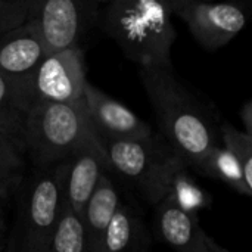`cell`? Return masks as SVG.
I'll use <instances>...</instances> for the list:
<instances>
[{
  "label": "cell",
  "instance_id": "obj_1",
  "mask_svg": "<svg viewBox=\"0 0 252 252\" xmlns=\"http://www.w3.org/2000/svg\"><path fill=\"white\" fill-rule=\"evenodd\" d=\"M139 75L158 123V133L189 168H198L220 145V120L213 109L177 80L173 66L139 68Z\"/></svg>",
  "mask_w": 252,
  "mask_h": 252
},
{
  "label": "cell",
  "instance_id": "obj_2",
  "mask_svg": "<svg viewBox=\"0 0 252 252\" xmlns=\"http://www.w3.org/2000/svg\"><path fill=\"white\" fill-rule=\"evenodd\" d=\"M102 28L139 68H171L177 31L168 0H112L102 15Z\"/></svg>",
  "mask_w": 252,
  "mask_h": 252
},
{
  "label": "cell",
  "instance_id": "obj_3",
  "mask_svg": "<svg viewBox=\"0 0 252 252\" xmlns=\"http://www.w3.org/2000/svg\"><path fill=\"white\" fill-rule=\"evenodd\" d=\"M99 142L109 173L128 182L154 207L170 195L176 176L189 168L155 130L142 139L99 137Z\"/></svg>",
  "mask_w": 252,
  "mask_h": 252
},
{
  "label": "cell",
  "instance_id": "obj_4",
  "mask_svg": "<svg viewBox=\"0 0 252 252\" xmlns=\"http://www.w3.org/2000/svg\"><path fill=\"white\" fill-rule=\"evenodd\" d=\"M18 193L16 220L4 252H49L65 202L63 164L34 168Z\"/></svg>",
  "mask_w": 252,
  "mask_h": 252
},
{
  "label": "cell",
  "instance_id": "obj_5",
  "mask_svg": "<svg viewBox=\"0 0 252 252\" xmlns=\"http://www.w3.org/2000/svg\"><path fill=\"white\" fill-rule=\"evenodd\" d=\"M90 130L84 103H34L25 118V159L34 168L61 165L75 152Z\"/></svg>",
  "mask_w": 252,
  "mask_h": 252
},
{
  "label": "cell",
  "instance_id": "obj_6",
  "mask_svg": "<svg viewBox=\"0 0 252 252\" xmlns=\"http://www.w3.org/2000/svg\"><path fill=\"white\" fill-rule=\"evenodd\" d=\"M99 1L31 0L28 24L38 35L46 56L78 49L80 40L96 24Z\"/></svg>",
  "mask_w": 252,
  "mask_h": 252
},
{
  "label": "cell",
  "instance_id": "obj_7",
  "mask_svg": "<svg viewBox=\"0 0 252 252\" xmlns=\"http://www.w3.org/2000/svg\"><path fill=\"white\" fill-rule=\"evenodd\" d=\"M173 16L188 25L193 38L208 52L229 44L247 25L248 10L239 1L207 3L199 0H168Z\"/></svg>",
  "mask_w": 252,
  "mask_h": 252
},
{
  "label": "cell",
  "instance_id": "obj_8",
  "mask_svg": "<svg viewBox=\"0 0 252 252\" xmlns=\"http://www.w3.org/2000/svg\"><path fill=\"white\" fill-rule=\"evenodd\" d=\"M86 81L81 47L47 55L31 81V106L38 102L81 105Z\"/></svg>",
  "mask_w": 252,
  "mask_h": 252
},
{
  "label": "cell",
  "instance_id": "obj_9",
  "mask_svg": "<svg viewBox=\"0 0 252 252\" xmlns=\"http://www.w3.org/2000/svg\"><path fill=\"white\" fill-rule=\"evenodd\" d=\"M44 56V47L28 22L0 37V74L27 114L31 109V81Z\"/></svg>",
  "mask_w": 252,
  "mask_h": 252
},
{
  "label": "cell",
  "instance_id": "obj_10",
  "mask_svg": "<svg viewBox=\"0 0 252 252\" xmlns=\"http://www.w3.org/2000/svg\"><path fill=\"white\" fill-rule=\"evenodd\" d=\"M109 173L96 131L92 128L75 152L63 162V196L72 213L81 219L100 177Z\"/></svg>",
  "mask_w": 252,
  "mask_h": 252
},
{
  "label": "cell",
  "instance_id": "obj_11",
  "mask_svg": "<svg viewBox=\"0 0 252 252\" xmlns=\"http://www.w3.org/2000/svg\"><path fill=\"white\" fill-rule=\"evenodd\" d=\"M84 109L96 134L102 139H142L154 133V128L139 118L126 105L108 96L89 81L84 84Z\"/></svg>",
  "mask_w": 252,
  "mask_h": 252
},
{
  "label": "cell",
  "instance_id": "obj_12",
  "mask_svg": "<svg viewBox=\"0 0 252 252\" xmlns=\"http://www.w3.org/2000/svg\"><path fill=\"white\" fill-rule=\"evenodd\" d=\"M154 232L174 252H210V236L201 227L198 214L186 211L171 196L155 205Z\"/></svg>",
  "mask_w": 252,
  "mask_h": 252
},
{
  "label": "cell",
  "instance_id": "obj_13",
  "mask_svg": "<svg viewBox=\"0 0 252 252\" xmlns=\"http://www.w3.org/2000/svg\"><path fill=\"white\" fill-rule=\"evenodd\" d=\"M121 202L111 174H103L80 219L89 252H103L111 220Z\"/></svg>",
  "mask_w": 252,
  "mask_h": 252
},
{
  "label": "cell",
  "instance_id": "obj_14",
  "mask_svg": "<svg viewBox=\"0 0 252 252\" xmlns=\"http://www.w3.org/2000/svg\"><path fill=\"white\" fill-rule=\"evenodd\" d=\"M151 244L152 236L140 213L121 202L111 220L103 252H149Z\"/></svg>",
  "mask_w": 252,
  "mask_h": 252
},
{
  "label": "cell",
  "instance_id": "obj_15",
  "mask_svg": "<svg viewBox=\"0 0 252 252\" xmlns=\"http://www.w3.org/2000/svg\"><path fill=\"white\" fill-rule=\"evenodd\" d=\"M196 171H199L205 177L216 179L230 186L239 195H244L248 198L252 196V188L245 182L238 161L221 145L214 146L207 154V157L202 159Z\"/></svg>",
  "mask_w": 252,
  "mask_h": 252
},
{
  "label": "cell",
  "instance_id": "obj_16",
  "mask_svg": "<svg viewBox=\"0 0 252 252\" xmlns=\"http://www.w3.org/2000/svg\"><path fill=\"white\" fill-rule=\"evenodd\" d=\"M25 118L27 112L13 96L9 81L0 74V136L13 143L22 154Z\"/></svg>",
  "mask_w": 252,
  "mask_h": 252
},
{
  "label": "cell",
  "instance_id": "obj_17",
  "mask_svg": "<svg viewBox=\"0 0 252 252\" xmlns=\"http://www.w3.org/2000/svg\"><path fill=\"white\" fill-rule=\"evenodd\" d=\"M27 177L24 154L7 139L0 136V201H7L19 190Z\"/></svg>",
  "mask_w": 252,
  "mask_h": 252
},
{
  "label": "cell",
  "instance_id": "obj_18",
  "mask_svg": "<svg viewBox=\"0 0 252 252\" xmlns=\"http://www.w3.org/2000/svg\"><path fill=\"white\" fill-rule=\"evenodd\" d=\"M49 252H89L80 219L63 202Z\"/></svg>",
  "mask_w": 252,
  "mask_h": 252
},
{
  "label": "cell",
  "instance_id": "obj_19",
  "mask_svg": "<svg viewBox=\"0 0 252 252\" xmlns=\"http://www.w3.org/2000/svg\"><path fill=\"white\" fill-rule=\"evenodd\" d=\"M219 131L223 148L238 161L245 182L252 188V136L238 130L229 121H220Z\"/></svg>",
  "mask_w": 252,
  "mask_h": 252
},
{
  "label": "cell",
  "instance_id": "obj_20",
  "mask_svg": "<svg viewBox=\"0 0 252 252\" xmlns=\"http://www.w3.org/2000/svg\"><path fill=\"white\" fill-rule=\"evenodd\" d=\"M168 196H171L182 208L193 214L211 205V196L188 174V168L176 176Z\"/></svg>",
  "mask_w": 252,
  "mask_h": 252
},
{
  "label": "cell",
  "instance_id": "obj_21",
  "mask_svg": "<svg viewBox=\"0 0 252 252\" xmlns=\"http://www.w3.org/2000/svg\"><path fill=\"white\" fill-rule=\"evenodd\" d=\"M31 0H0V37L28 21Z\"/></svg>",
  "mask_w": 252,
  "mask_h": 252
},
{
  "label": "cell",
  "instance_id": "obj_22",
  "mask_svg": "<svg viewBox=\"0 0 252 252\" xmlns=\"http://www.w3.org/2000/svg\"><path fill=\"white\" fill-rule=\"evenodd\" d=\"M241 120L244 124V133L252 136V100H247L241 108Z\"/></svg>",
  "mask_w": 252,
  "mask_h": 252
},
{
  "label": "cell",
  "instance_id": "obj_23",
  "mask_svg": "<svg viewBox=\"0 0 252 252\" xmlns=\"http://www.w3.org/2000/svg\"><path fill=\"white\" fill-rule=\"evenodd\" d=\"M7 238V229H6V220H4V214L3 210L0 207V241H6Z\"/></svg>",
  "mask_w": 252,
  "mask_h": 252
},
{
  "label": "cell",
  "instance_id": "obj_24",
  "mask_svg": "<svg viewBox=\"0 0 252 252\" xmlns=\"http://www.w3.org/2000/svg\"><path fill=\"white\" fill-rule=\"evenodd\" d=\"M4 247H6V241H0V252L4 251Z\"/></svg>",
  "mask_w": 252,
  "mask_h": 252
}]
</instances>
